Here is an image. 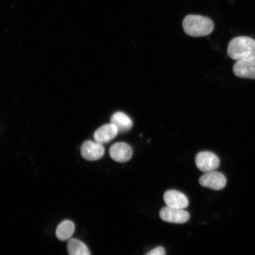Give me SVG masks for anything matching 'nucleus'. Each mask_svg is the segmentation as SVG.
Listing matches in <instances>:
<instances>
[{"instance_id":"f257e3e1","label":"nucleus","mask_w":255,"mask_h":255,"mask_svg":"<svg viewBox=\"0 0 255 255\" xmlns=\"http://www.w3.org/2000/svg\"><path fill=\"white\" fill-rule=\"evenodd\" d=\"M183 28L185 33L191 37H203L212 33L214 23L205 16L189 14L183 19Z\"/></svg>"},{"instance_id":"f03ea898","label":"nucleus","mask_w":255,"mask_h":255,"mask_svg":"<svg viewBox=\"0 0 255 255\" xmlns=\"http://www.w3.org/2000/svg\"><path fill=\"white\" fill-rule=\"evenodd\" d=\"M227 52L237 61L250 58L255 55V40L247 36L235 37L229 42Z\"/></svg>"},{"instance_id":"7ed1b4c3","label":"nucleus","mask_w":255,"mask_h":255,"mask_svg":"<svg viewBox=\"0 0 255 255\" xmlns=\"http://www.w3.org/2000/svg\"><path fill=\"white\" fill-rule=\"evenodd\" d=\"M195 161L197 168L205 173L216 170L220 165V159L218 156L210 151L198 153Z\"/></svg>"},{"instance_id":"20e7f679","label":"nucleus","mask_w":255,"mask_h":255,"mask_svg":"<svg viewBox=\"0 0 255 255\" xmlns=\"http://www.w3.org/2000/svg\"><path fill=\"white\" fill-rule=\"evenodd\" d=\"M159 216L162 221L175 224H182L190 219V214L182 209L174 208L165 206L159 212Z\"/></svg>"},{"instance_id":"39448f33","label":"nucleus","mask_w":255,"mask_h":255,"mask_svg":"<svg viewBox=\"0 0 255 255\" xmlns=\"http://www.w3.org/2000/svg\"><path fill=\"white\" fill-rule=\"evenodd\" d=\"M201 186L209 189L220 190L226 186L227 180L224 175L218 171H210L206 173L200 178Z\"/></svg>"},{"instance_id":"423d86ee","label":"nucleus","mask_w":255,"mask_h":255,"mask_svg":"<svg viewBox=\"0 0 255 255\" xmlns=\"http://www.w3.org/2000/svg\"><path fill=\"white\" fill-rule=\"evenodd\" d=\"M82 157L88 161H97L103 157L105 148L103 144L97 141H88L83 143L81 148Z\"/></svg>"},{"instance_id":"0eeeda50","label":"nucleus","mask_w":255,"mask_h":255,"mask_svg":"<svg viewBox=\"0 0 255 255\" xmlns=\"http://www.w3.org/2000/svg\"><path fill=\"white\" fill-rule=\"evenodd\" d=\"M233 71L237 77L255 79V55L236 62Z\"/></svg>"},{"instance_id":"6e6552de","label":"nucleus","mask_w":255,"mask_h":255,"mask_svg":"<svg viewBox=\"0 0 255 255\" xmlns=\"http://www.w3.org/2000/svg\"><path fill=\"white\" fill-rule=\"evenodd\" d=\"M133 151L128 143L117 142L111 146L110 154L113 160L119 162H126L131 158Z\"/></svg>"},{"instance_id":"1a4fd4ad","label":"nucleus","mask_w":255,"mask_h":255,"mask_svg":"<svg viewBox=\"0 0 255 255\" xmlns=\"http://www.w3.org/2000/svg\"><path fill=\"white\" fill-rule=\"evenodd\" d=\"M164 200L167 206L184 209L189 206V200L183 193L174 190H168L164 195Z\"/></svg>"},{"instance_id":"9d476101","label":"nucleus","mask_w":255,"mask_h":255,"mask_svg":"<svg viewBox=\"0 0 255 255\" xmlns=\"http://www.w3.org/2000/svg\"><path fill=\"white\" fill-rule=\"evenodd\" d=\"M117 128L112 123L105 124L98 128L94 133L95 141L104 144L113 140L119 133Z\"/></svg>"},{"instance_id":"9b49d317","label":"nucleus","mask_w":255,"mask_h":255,"mask_svg":"<svg viewBox=\"0 0 255 255\" xmlns=\"http://www.w3.org/2000/svg\"><path fill=\"white\" fill-rule=\"evenodd\" d=\"M111 123L117 128L119 132H126L132 128V121L125 113L117 112L111 118Z\"/></svg>"},{"instance_id":"f8f14e48","label":"nucleus","mask_w":255,"mask_h":255,"mask_svg":"<svg viewBox=\"0 0 255 255\" xmlns=\"http://www.w3.org/2000/svg\"><path fill=\"white\" fill-rule=\"evenodd\" d=\"M75 232V225L72 221L65 220L57 226L56 235L60 241L69 240Z\"/></svg>"},{"instance_id":"ddd939ff","label":"nucleus","mask_w":255,"mask_h":255,"mask_svg":"<svg viewBox=\"0 0 255 255\" xmlns=\"http://www.w3.org/2000/svg\"><path fill=\"white\" fill-rule=\"evenodd\" d=\"M69 255H91L87 245L78 239H70L68 243Z\"/></svg>"},{"instance_id":"4468645a","label":"nucleus","mask_w":255,"mask_h":255,"mask_svg":"<svg viewBox=\"0 0 255 255\" xmlns=\"http://www.w3.org/2000/svg\"><path fill=\"white\" fill-rule=\"evenodd\" d=\"M165 251L164 248L158 247L153 249V250L148 252L145 255H165Z\"/></svg>"}]
</instances>
